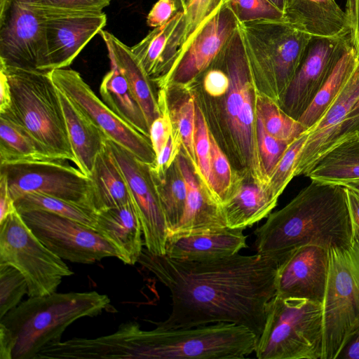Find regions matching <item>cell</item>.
<instances>
[{
  "mask_svg": "<svg viewBox=\"0 0 359 359\" xmlns=\"http://www.w3.org/2000/svg\"><path fill=\"white\" fill-rule=\"evenodd\" d=\"M138 262L171 293V313L156 325L187 328L226 322L243 325L259 337L266 305L276 292V260L237 253L186 261L143 249Z\"/></svg>",
  "mask_w": 359,
  "mask_h": 359,
  "instance_id": "1",
  "label": "cell"
},
{
  "mask_svg": "<svg viewBox=\"0 0 359 359\" xmlns=\"http://www.w3.org/2000/svg\"><path fill=\"white\" fill-rule=\"evenodd\" d=\"M255 236L257 253L280 264L304 245L329 249L351 244L353 227L346 187L312 180L285 207L270 213Z\"/></svg>",
  "mask_w": 359,
  "mask_h": 359,
  "instance_id": "2",
  "label": "cell"
},
{
  "mask_svg": "<svg viewBox=\"0 0 359 359\" xmlns=\"http://www.w3.org/2000/svg\"><path fill=\"white\" fill-rule=\"evenodd\" d=\"M109 305L107 295L95 291L29 297L0 319V359H35L60 342L72 323L96 316Z\"/></svg>",
  "mask_w": 359,
  "mask_h": 359,
  "instance_id": "3",
  "label": "cell"
},
{
  "mask_svg": "<svg viewBox=\"0 0 359 359\" xmlns=\"http://www.w3.org/2000/svg\"><path fill=\"white\" fill-rule=\"evenodd\" d=\"M11 93L6 116L39 141L53 156L75 163L58 89L49 72L0 66Z\"/></svg>",
  "mask_w": 359,
  "mask_h": 359,
  "instance_id": "4",
  "label": "cell"
},
{
  "mask_svg": "<svg viewBox=\"0 0 359 359\" xmlns=\"http://www.w3.org/2000/svg\"><path fill=\"white\" fill-rule=\"evenodd\" d=\"M239 29L257 89L279 104L311 36L285 21L239 24Z\"/></svg>",
  "mask_w": 359,
  "mask_h": 359,
  "instance_id": "5",
  "label": "cell"
},
{
  "mask_svg": "<svg viewBox=\"0 0 359 359\" xmlns=\"http://www.w3.org/2000/svg\"><path fill=\"white\" fill-rule=\"evenodd\" d=\"M323 343L322 304L276 294L255 353L259 359H323Z\"/></svg>",
  "mask_w": 359,
  "mask_h": 359,
  "instance_id": "6",
  "label": "cell"
},
{
  "mask_svg": "<svg viewBox=\"0 0 359 359\" xmlns=\"http://www.w3.org/2000/svg\"><path fill=\"white\" fill-rule=\"evenodd\" d=\"M328 273L323 305V359H337L359 325V230L351 244L328 249Z\"/></svg>",
  "mask_w": 359,
  "mask_h": 359,
  "instance_id": "7",
  "label": "cell"
},
{
  "mask_svg": "<svg viewBox=\"0 0 359 359\" xmlns=\"http://www.w3.org/2000/svg\"><path fill=\"white\" fill-rule=\"evenodd\" d=\"M258 338L248 328L221 322L187 328L156 325L147 330V359H234L255 352Z\"/></svg>",
  "mask_w": 359,
  "mask_h": 359,
  "instance_id": "8",
  "label": "cell"
},
{
  "mask_svg": "<svg viewBox=\"0 0 359 359\" xmlns=\"http://www.w3.org/2000/svg\"><path fill=\"white\" fill-rule=\"evenodd\" d=\"M0 264L21 272L29 297L55 292L63 278L74 273L34 235L18 210L0 223Z\"/></svg>",
  "mask_w": 359,
  "mask_h": 359,
  "instance_id": "9",
  "label": "cell"
},
{
  "mask_svg": "<svg viewBox=\"0 0 359 359\" xmlns=\"http://www.w3.org/2000/svg\"><path fill=\"white\" fill-rule=\"evenodd\" d=\"M14 201L29 193L59 198L96 212L90 178L66 161L0 165Z\"/></svg>",
  "mask_w": 359,
  "mask_h": 359,
  "instance_id": "10",
  "label": "cell"
},
{
  "mask_svg": "<svg viewBox=\"0 0 359 359\" xmlns=\"http://www.w3.org/2000/svg\"><path fill=\"white\" fill-rule=\"evenodd\" d=\"M45 19L33 0H0V66L46 72Z\"/></svg>",
  "mask_w": 359,
  "mask_h": 359,
  "instance_id": "11",
  "label": "cell"
},
{
  "mask_svg": "<svg viewBox=\"0 0 359 359\" xmlns=\"http://www.w3.org/2000/svg\"><path fill=\"white\" fill-rule=\"evenodd\" d=\"M19 213L34 235L62 259L93 264L105 257H118L110 243L95 230L81 223L43 210Z\"/></svg>",
  "mask_w": 359,
  "mask_h": 359,
  "instance_id": "12",
  "label": "cell"
},
{
  "mask_svg": "<svg viewBox=\"0 0 359 359\" xmlns=\"http://www.w3.org/2000/svg\"><path fill=\"white\" fill-rule=\"evenodd\" d=\"M49 73L55 86L92 120L108 140L124 147L141 161L149 165L154 163L156 154L149 138L109 108L78 72L61 68Z\"/></svg>",
  "mask_w": 359,
  "mask_h": 359,
  "instance_id": "13",
  "label": "cell"
},
{
  "mask_svg": "<svg viewBox=\"0 0 359 359\" xmlns=\"http://www.w3.org/2000/svg\"><path fill=\"white\" fill-rule=\"evenodd\" d=\"M106 145L128 184L142 226L146 249L154 255H165L168 229L150 165L113 141L107 139Z\"/></svg>",
  "mask_w": 359,
  "mask_h": 359,
  "instance_id": "14",
  "label": "cell"
},
{
  "mask_svg": "<svg viewBox=\"0 0 359 359\" xmlns=\"http://www.w3.org/2000/svg\"><path fill=\"white\" fill-rule=\"evenodd\" d=\"M239 22L226 1L182 46L168 74L157 83L162 88L193 83L225 48Z\"/></svg>",
  "mask_w": 359,
  "mask_h": 359,
  "instance_id": "15",
  "label": "cell"
},
{
  "mask_svg": "<svg viewBox=\"0 0 359 359\" xmlns=\"http://www.w3.org/2000/svg\"><path fill=\"white\" fill-rule=\"evenodd\" d=\"M39 11L46 18V72L69 67L107 24V15L102 11Z\"/></svg>",
  "mask_w": 359,
  "mask_h": 359,
  "instance_id": "16",
  "label": "cell"
},
{
  "mask_svg": "<svg viewBox=\"0 0 359 359\" xmlns=\"http://www.w3.org/2000/svg\"><path fill=\"white\" fill-rule=\"evenodd\" d=\"M342 37L311 36L297 71L279 104L294 119L299 120L328 78L338 58Z\"/></svg>",
  "mask_w": 359,
  "mask_h": 359,
  "instance_id": "17",
  "label": "cell"
},
{
  "mask_svg": "<svg viewBox=\"0 0 359 359\" xmlns=\"http://www.w3.org/2000/svg\"><path fill=\"white\" fill-rule=\"evenodd\" d=\"M328 262L325 248L308 245L297 248L279 265L276 294L323 304Z\"/></svg>",
  "mask_w": 359,
  "mask_h": 359,
  "instance_id": "18",
  "label": "cell"
},
{
  "mask_svg": "<svg viewBox=\"0 0 359 359\" xmlns=\"http://www.w3.org/2000/svg\"><path fill=\"white\" fill-rule=\"evenodd\" d=\"M359 97V56L346 86L319 121L309 131L297 161L294 177L308 173L317 159L332 146L346 115Z\"/></svg>",
  "mask_w": 359,
  "mask_h": 359,
  "instance_id": "19",
  "label": "cell"
},
{
  "mask_svg": "<svg viewBox=\"0 0 359 359\" xmlns=\"http://www.w3.org/2000/svg\"><path fill=\"white\" fill-rule=\"evenodd\" d=\"M185 29V13L180 11L130 47L152 81L158 83L170 71L184 44Z\"/></svg>",
  "mask_w": 359,
  "mask_h": 359,
  "instance_id": "20",
  "label": "cell"
},
{
  "mask_svg": "<svg viewBox=\"0 0 359 359\" xmlns=\"http://www.w3.org/2000/svg\"><path fill=\"white\" fill-rule=\"evenodd\" d=\"M243 229L212 231L168 237L165 255L186 261H204L237 254L246 245Z\"/></svg>",
  "mask_w": 359,
  "mask_h": 359,
  "instance_id": "21",
  "label": "cell"
},
{
  "mask_svg": "<svg viewBox=\"0 0 359 359\" xmlns=\"http://www.w3.org/2000/svg\"><path fill=\"white\" fill-rule=\"evenodd\" d=\"M93 229L110 243L126 264L138 262L144 245L140 221L133 202L95 212Z\"/></svg>",
  "mask_w": 359,
  "mask_h": 359,
  "instance_id": "22",
  "label": "cell"
},
{
  "mask_svg": "<svg viewBox=\"0 0 359 359\" xmlns=\"http://www.w3.org/2000/svg\"><path fill=\"white\" fill-rule=\"evenodd\" d=\"M284 19L311 36L339 38L350 33L346 15L335 0H286Z\"/></svg>",
  "mask_w": 359,
  "mask_h": 359,
  "instance_id": "23",
  "label": "cell"
},
{
  "mask_svg": "<svg viewBox=\"0 0 359 359\" xmlns=\"http://www.w3.org/2000/svg\"><path fill=\"white\" fill-rule=\"evenodd\" d=\"M58 93L75 157L74 163L84 175L90 177L97 156L104 147L107 138L63 92L58 89Z\"/></svg>",
  "mask_w": 359,
  "mask_h": 359,
  "instance_id": "24",
  "label": "cell"
},
{
  "mask_svg": "<svg viewBox=\"0 0 359 359\" xmlns=\"http://www.w3.org/2000/svg\"><path fill=\"white\" fill-rule=\"evenodd\" d=\"M99 34L105 43L110 62H114L126 78L144 112L149 128L151 123L160 114L158 100L152 88L151 79L130 47L106 30L102 29Z\"/></svg>",
  "mask_w": 359,
  "mask_h": 359,
  "instance_id": "25",
  "label": "cell"
},
{
  "mask_svg": "<svg viewBox=\"0 0 359 359\" xmlns=\"http://www.w3.org/2000/svg\"><path fill=\"white\" fill-rule=\"evenodd\" d=\"M267 188L237 177L234 189L222 205V211L227 227L243 229L268 217L276 206Z\"/></svg>",
  "mask_w": 359,
  "mask_h": 359,
  "instance_id": "26",
  "label": "cell"
},
{
  "mask_svg": "<svg viewBox=\"0 0 359 359\" xmlns=\"http://www.w3.org/2000/svg\"><path fill=\"white\" fill-rule=\"evenodd\" d=\"M358 60V55L348 33L340 40L339 56L328 78L298 120L308 130L319 121L343 90Z\"/></svg>",
  "mask_w": 359,
  "mask_h": 359,
  "instance_id": "27",
  "label": "cell"
},
{
  "mask_svg": "<svg viewBox=\"0 0 359 359\" xmlns=\"http://www.w3.org/2000/svg\"><path fill=\"white\" fill-rule=\"evenodd\" d=\"M311 180L341 184L359 180V135L344 137L320 156L306 175Z\"/></svg>",
  "mask_w": 359,
  "mask_h": 359,
  "instance_id": "28",
  "label": "cell"
},
{
  "mask_svg": "<svg viewBox=\"0 0 359 359\" xmlns=\"http://www.w3.org/2000/svg\"><path fill=\"white\" fill-rule=\"evenodd\" d=\"M89 177L93 183L96 212L132 202L126 181L106 142Z\"/></svg>",
  "mask_w": 359,
  "mask_h": 359,
  "instance_id": "29",
  "label": "cell"
},
{
  "mask_svg": "<svg viewBox=\"0 0 359 359\" xmlns=\"http://www.w3.org/2000/svg\"><path fill=\"white\" fill-rule=\"evenodd\" d=\"M100 93L102 100L109 108L149 138V128L144 112L126 78L114 62H111V69L102 79Z\"/></svg>",
  "mask_w": 359,
  "mask_h": 359,
  "instance_id": "30",
  "label": "cell"
},
{
  "mask_svg": "<svg viewBox=\"0 0 359 359\" xmlns=\"http://www.w3.org/2000/svg\"><path fill=\"white\" fill-rule=\"evenodd\" d=\"M50 161H66L53 156L23 128L0 114V165Z\"/></svg>",
  "mask_w": 359,
  "mask_h": 359,
  "instance_id": "31",
  "label": "cell"
},
{
  "mask_svg": "<svg viewBox=\"0 0 359 359\" xmlns=\"http://www.w3.org/2000/svg\"><path fill=\"white\" fill-rule=\"evenodd\" d=\"M163 210L168 237L177 231L184 213L187 189L176 161L163 173L150 170Z\"/></svg>",
  "mask_w": 359,
  "mask_h": 359,
  "instance_id": "32",
  "label": "cell"
},
{
  "mask_svg": "<svg viewBox=\"0 0 359 359\" xmlns=\"http://www.w3.org/2000/svg\"><path fill=\"white\" fill-rule=\"evenodd\" d=\"M255 114L271 135L283 141L291 143L308 131L304 126L287 114L275 100L260 93L257 88Z\"/></svg>",
  "mask_w": 359,
  "mask_h": 359,
  "instance_id": "33",
  "label": "cell"
},
{
  "mask_svg": "<svg viewBox=\"0 0 359 359\" xmlns=\"http://www.w3.org/2000/svg\"><path fill=\"white\" fill-rule=\"evenodd\" d=\"M18 212L43 210L93 229L95 212L63 199L39 193L26 194L15 201Z\"/></svg>",
  "mask_w": 359,
  "mask_h": 359,
  "instance_id": "34",
  "label": "cell"
},
{
  "mask_svg": "<svg viewBox=\"0 0 359 359\" xmlns=\"http://www.w3.org/2000/svg\"><path fill=\"white\" fill-rule=\"evenodd\" d=\"M196 103L193 95L182 100L176 110L171 111L173 131L179 136L183 155L189 161L195 174L197 163L195 154V127Z\"/></svg>",
  "mask_w": 359,
  "mask_h": 359,
  "instance_id": "35",
  "label": "cell"
},
{
  "mask_svg": "<svg viewBox=\"0 0 359 359\" xmlns=\"http://www.w3.org/2000/svg\"><path fill=\"white\" fill-rule=\"evenodd\" d=\"M194 142L195 154L197 163V171L196 172V175L198 177L210 198L216 203L214 198L211 182L210 130H209L205 116L201 108L198 104H196V107Z\"/></svg>",
  "mask_w": 359,
  "mask_h": 359,
  "instance_id": "36",
  "label": "cell"
},
{
  "mask_svg": "<svg viewBox=\"0 0 359 359\" xmlns=\"http://www.w3.org/2000/svg\"><path fill=\"white\" fill-rule=\"evenodd\" d=\"M211 182L216 203L222 208L230 197L236 184L229 161L210 131Z\"/></svg>",
  "mask_w": 359,
  "mask_h": 359,
  "instance_id": "37",
  "label": "cell"
},
{
  "mask_svg": "<svg viewBox=\"0 0 359 359\" xmlns=\"http://www.w3.org/2000/svg\"><path fill=\"white\" fill-rule=\"evenodd\" d=\"M308 135L309 131H306L289 145L269 177L267 189L276 201L294 177L297 161Z\"/></svg>",
  "mask_w": 359,
  "mask_h": 359,
  "instance_id": "38",
  "label": "cell"
},
{
  "mask_svg": "<svg viewBox=\"0 0 359 359\" xmlns=\"http://www.w3.org/2000/svg\"><path fill=\"white\" fill-rule=\"evenodd\" d=\"M27 281L13 266L0 264V319L16 307L27 294Z\"/></svg>",
  "mask_w": 359,
  "mask_h": 359,
  "instance_id": "39",
  "label": "cell"
},
{
  "mask_svg": "<svg viewBox=\"0 0 359 359\" xmlns=\"http://www.w3.org/2000/svg\"><path fill=\"white\" fill-rule=\"evenodd\" d=\"M225 1L239 24L259 20L285 21L284 13L268 0Z\"/></svg>",
  "mask_w": 359,
  "mask_h": 359,
  "instance_id": "40",
  "label": "cell"
},
{
  "mask_svg": "<svg viewBox=\"0 0 359 359\" xmlns=\"http://www.w3.org/2000/svg\"><path fill=\"white\" fill-rule=\"evenodd\" d=\"M256 133L259 155L269 184L271 174L292 142L283 141L271 135L257 116Z\"/></svg>",
  "mask_w": 359,
  "mask_h": 359,
  "instance_id": "41",
  "label": "cell"
},
{
  "mask_svg": "<svg viewBox=\"0 0 359 359\" xmlns=\"http://www.w3.org/2000/svg\"><path fill=\"white\" fill-rule=\"evenodd\" d=\"M157 100L160 114L149 126V139L156 157L168 142L173 130L171 112L164 88L159 92Z\"/></svg>",
  "mask_w": 359,
  "mask_h": 359,
  "instance_id": "42",
  "label": "cell"
},
{
  "mask_svg": "<svg viewBox=\"0 0 359 359\" xmlns=\"http://www.w3.org/2000/svg\"><path fill=\"white\" fill-rule=\"evenodd\" d=\"M224 1V0H189L185 12L186 29L183 46Z\"/></svg>",
  "mask_w": 359,
  "mask_h": 359,
  "instance_id": "43",
  "label": "cell"
},
{
  "mask_svg": "<svg viewBox=\"0 0 359 359\" xmlns=\"http://www.w3.org/2000/svg\"><path fill=\"white\" fill-rule=\"evenodd\" d=\"M111 0H36L43 7L62 11L100 12L108 6Z\"/></svg>",
  "mask_w": 359,
  "mask_h": 359,
  "instance_id": "44",
  "label": "cell"
},
{
  "mask_svg": "<svg viewBox=\"0 0 359 359\" xmlns=\"http://www.w3.org/2000/svg\"><path fill=\"white\" fill-rule=\"evenodd\" d=\"M182 151V144L178 135L173 131L168 142L156 156L154 164L150 165V170L155 173L165 172L176 161Z\"/></svg>",
  "mask_w": 359,
  "mask_h": 359,
  "instance_id": "45",
  "label": "cell"
},
{
  "mask_svg": "<svg viewBox=\"0 0 359 359\" xmlns=\"http://www.w3.org/2000/svg\"><path fill=\"white\" fill-rule=\"evenodd\" d=\"M182 11L177 0H158L151 8L147 17V24L157 27L168 22Z\"/></svg>",
  "mask_w": 359,
  "mask_h": 359,
  "instance_id": "46",
  "label": "cell"
},
{
  "mask_svg": "<svg viewBox=\"0 0 359 359\" xmlns=\"http://www.w3.org/2000/svg\"><path fill=\"white\" fill-rule=\"evenodd\" d=\"M345 13L352 43L359 56V0H346Z\"/></svg>",
  "mask_w": 359,
  "mask_h": 359,
  "instance_id": "47",
  "label": "cell"
},
{
  "mask_svg": "<svg viewBox=\"0 0 359 359\" xmlns=\"http://www.w3.org/2000/svg\"><path fill=\"white\" fill-rule=\"evenodd\" d=\"M359 129V97L341 124L331 147L347 135L355 133ZM330 147V148H331Z\"/></svg>",
  "mask_w": 359,
  "mask_h": 359,
  "instance_id": "48",
  "label": "cell"
},
{
  "mask_svg": "<svg viewBox=\"0 0 359 359\" xmlns=\"http://www.w3.org/2000/svg\"><path fill=\"white\" fill-rule=\"evenodd\" d=\"M16 210L15 201L9 191L6 177L0 173V223Z\"/></svg>",
  "mask_w": 359,
  "mask_h": 359,
  "instance_id": "49",
  "label": "cell"
},
{
  "mask_svg": "<svg viewBox=\"0 0 359 359\" xmlns=\"http://www.w3.org/2000/svg\"><path fill=\"white\" fill-rule=\"evenodd\" d=\"M337 358L359 359V325L350 334Z\"/></svg>",
  "mask_w": 359,
  "mask_h": 359,
  "instance_id": "50",
  "label": "cell"
},
{
  "mask_svg": "<svg viewBox=\"0 0 359 359\" xmlns=\"http://www.w3.org/2000/svg\"><path fill=\"white\" fill-rule=\"evenodd\" d=\"M11 102V88L4 69H0V114L6 111Z\"/></svg>",
  "mask_w": 359,
  "mask_h": 359,
  "instance_id": "51",
  "label": "cell"
},
{
  "mask_svg": "<svg viewBox=\"0 0 359 359\" xmlns=\"http://www.w3.org/2000/svg\"><path fill=\"white\" fill-rule=\"evenodd\" d=\"M346 189L353 227L359 230V194L351 189Z\"/></svg>",
  "mask_w": 359,
  "mask_h": 359,
  "instance_id": "52",
  "label": "cell"
},
{
  "mask_svg": "<svg viewBox=\"0 0 359 359\" xmlns=\"http://www.w3.org/2000/svg\"><path fill=\"white\" fill-rule=\"evenodd\" d=\"M341 185L359 194V180L346 182Z\"/></svg>",
  "mask_w": 359,
  "mask_h": 359,
  "instance_id": "53",
  "label": "cell"
},
{
  "mask_svg": "<svg viewBox=\"0 0 359 359\" xmlns=\"http://www.w3.org/2000/svg\"><path fill=\"white\" fill-rule=\"evenodd\" d=\"M270 3H271L275 7L279 9L284 13V10L285 7L286 0H268Z\"/></svg>",
  "mask_w": 359,
  "mask_h": 359,
  "instance_id": "54",
  "label": "cell"
},
{
  "mask_svg": "<svg viewBox=\"0 0 359 359\" xmlns=\"http://www.w3.org/2000/svg\"><path fill=\"white\" fill-rule=\"evenodd\" d=\"M177 1L180 5L181 10L185 13L187 9V7H188L189 0H177Z\"/></svg>",
  "mask_w": 359,
  "mask_h": 359,
  "instance_id": "55",
  "label": "cell"
},
{
  "mask_svg": "<svg viewBox=\"0 0 359 359\" xmlns=\"http://www.w3.org/2000/svg\"><path fill=\"white\" fill-rule=\"evenodd\" d=\"M357 133H358V134L359 135V129L358 130Z\"/></svg>",
  "mask_w": 359,
  "mask_h": 359,
  "instance_id": "56",
  "label": "cell"
}]
</instances>
